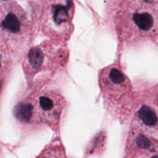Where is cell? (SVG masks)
I'll return each mask as SVG.
<instances>
[{
	"label": "cell",
	"instance_id": "cell-1",
	"mask_svg": "<svg viewBox=\"0 0 158 158\" xmlns=\"http://www.w3.org/2000/svg\"><path fill=\"white\" fill-rule=\"evenodd\" d=\"M66 107L64 96L41 81L29 85L15 103L13 114L22 125H46L57 131Z\"/></svg>",
	"mask_w": 158,
	"mask_h": 158
},
{
	"label": "cell",
	"instance_id": "cell-2",
	"mask_svg": "<svg viewBox=\"0 0 158 158\" xmlns=\"http://www.w3.org/2000/svg\"><path fill=\"white\" fill-rule=\"evenodd\" d=\"M157 0H123L114 17V25L122 46L151 42L157 46Z\"/></svg>",
	"mask_w": 158,
	"mask_h": 158
},
{
	"label": "cell",
	"instance_id": "cell-3",
	"mask_svg": "<svg viewBox=\"0 0 158 158\" xmlns=\"http://www.w3.org/2000/svg\"><path fill=\"white\" fill-rule=\"evenodd\" d=\"M103 105L113 118L120 123L131 120L135 103V90L120 63L106 66L98 75Z\"/></svg>",
	"mask_w": 158,
	"mask_h": 158
},
{
	"label": "cell",
	"instance_id": "cell-4",
	"mask_svg": "<svg viewBox=\"0 0 158 158\" xmlns=\"http://www.w3.org/2000/svg\"><path fill=\"white\" fill-rule=\"evenodd\" d=\"M69 50L66 43L47 40L26 51L22 60L23 72L28 83L33 82L42 72L56 73L66 67Z\"/></svg>",
	"mask_w": 158,
	"mask_h": 158
},
{
	"label": "cell",
	"instance_id": "cell-5",
	"mask_svg": "<svg viewBox=\"0 0 158 158\" xmlns=\"http://www.w3.org/2000/svg\"><path fill=\"white\" fill-rule=\"evenodd\" d=\"M2 44L15 56L30 43L33 26L23 8L13 0H8L0 12Z\"/></svg>",
	"mask_w": 158,
	"mask_h": 158
},
{
	"label": "cell",
	"instance_id": "cell-6",
	"mask_svg": "<svg viewBox=\"0 0 158 158\" xmlns=\"http://www.w3.org/2000/svg\"><path fill=\"white\" fill-rule=\"evenodd\" d=\"M73 18L72 0H47L32 24L49 40L66 43L73 32Z\"/></svg>",
	"mask_w": 158,
	"mask_h": 158
},
{
	"label": "cell",
	"instance_id": "cell-7",
	"mask_svg": "<svg viewBox=\"0 0 158 158\" xmlns=\"http://www.w3.org/2000/svg\"><path fill=\"white\" fill-rule=\"evenodd\" d=\"M131 122L158 133L157 85H148L135 91V103Z\"/></svg>",
	"mask_w": 158,
	"mask_h": 158
},
{
	"label": "cell",
	"instance_id": "cell-8",
	"mask_svg": "<svg viewBox=\"0 0 158 158\" xmlns=\"http://www.w3.org/2000/svg\"><path fill=\"white\" fill-rule=\"evenodd\" d=\"M158 133L131 123L125 148V158H158Z\"/></svg>",
	"mask_w": 158,
	"mask_h": 158
},
{
	"label": "cell",
	"instance_id": "cell-9",
	"mask_svg": "<svg viewBox=\"0 0 158 158\" xmlns=\"http://www.w3.org/2000/svg\"><path fill=\"white\" fill-rule=\"evenodd\" d=\"M35 158H67V156L61 143H52L47 145Z\"/></svg>",
	"mask_w": 158,
	"mask_h": 158
},
{
	"label": "cell",
	"instance_id": "cell-10",
	"mask_svg": "<svg viewBox=\"0 0 158 158\" xmlns=\"http://www.w3.org/2000/svg\"><path fill=\"white\" fill-rule=\"evenodd\" d=\"M2 1H7V0H2Z\"/></svg>",
	"mask_w": 158,
	"mask_h": 158
}]
</instances>
